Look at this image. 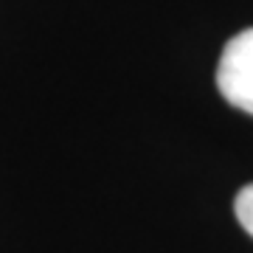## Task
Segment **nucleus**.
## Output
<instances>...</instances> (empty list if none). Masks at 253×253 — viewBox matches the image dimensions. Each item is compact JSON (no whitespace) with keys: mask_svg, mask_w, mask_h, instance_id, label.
<instances>
[{"mask_svg":"<svg viewBox=\"0 0 253 253\" xmlns=\"http://www.w3.org/2000/svg\"><path fill=\"white\" fill-rule=\"evenodd\" d=\"M217 87L228 104L253 116V28L225 42L217 65Z\"/></svg>","mask_w":253,"mask_h":253,"instance_id":"obj_1","label":"nucleus"},{"mask_svg":"<svg viewBox=\"0 0 253 253\" xmlns=\"http://www.w3.org/2000/svg\"><path fill=\"white\" fill-rule=\"evenodd\" d=\"M234 211H236V219L239 225L253 236V183L245 186L239 194H236V203H234Z\"/></svg>","mask_w":253,"mask_h":253,"instance_id":"obj_2","label":"nucleus"}]
</instances>
